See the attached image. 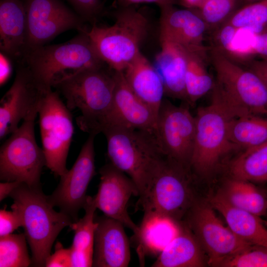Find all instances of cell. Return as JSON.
<instances>
[{
    "label": "cell",
    "mask_w": 267,
    "mask_h": 267,
    "mask_svg": "<svg viewBox=\"0 0 267 267\" xmlns=\"http://www.w3.org/2000/svg\"><path fill=\"white\" fill-rule=\"evenodd\" d=\"M206 51L188 49L185 89L186 102L191 105H193L198 100L212 90L215 85V81L205 66Z\"/></svg>",
    "instance_id": "obj_29"
},
{
    "label": "cell",
    "mask_w": 267,
    "mask_h": 267,
    "mask_svg": "<svg viewBox=\"0 0 267 267\" xmlns=\"http://www.w3.org/2000/svg\"><path fill=\"white\" fill-rule=\"evenodd\" d=\"M156 128L157 142L163 155L190 171L196 126L188 107L178 106L163 99Z\"/></svg>",
    "instance_id": "obj_13"
},
{
    "label": "cell",
    "mask_w": 267,
    "mask_h": 267,
    "mask_svg": "<svg viewBox=\"0 0 267 267\" xmlns=\"http://www.w3.org/2000/svg\"><path fill=\"white\" fill-rule=\"evenodd\" d=\"M100 182L93 199L96 209L104 215L117 220L136 234L139 226L131 219L127 211L132 196H138V189L133 180L110 163L99 170Z\"/></svg>",
    "instance_id": "obj_17"
},
{
    "label": "cell",
    "mask_w": 267,
    "mask_h": 267,
    "mask_svg": "<svg viewBox=\"0 0 267 267\" xmlns=\"http://www.w3.org/2000/svg\"><path fill=\"white\" fill-rule=\"evenodd\" d=\"M106 64L79 72L53 88L64 97L68 109L81 112L76 119L80 129L100 133L102 121L111 106L115 88L114 71Z\"/></svg>",
    "instance_id": "obj_4"
},
{
    "label": "cell",
    "mask_w": 267,
    "mask_h": 267,
    "mask_svg": "<svg viewBox=\"0 0 267 267\" xmlns=\"http://www.w3.org/2000/svg\"><path fill=\"white\" fill-rule=\"evenodd\" d=\"M182 222L191 230L208 256V264L240 252L251 244L237 236L216 216L213 208L195 199Z\"/></svg>",
    "instance_id": "obj_11"
},
{
    "label": "cell",
    "mask_w": 267,
    "mask_h": 267,
    "mask_svg": "<svg viewBox=\"0 0 267 267\" xmlns=\"http://www.w3.org/2000/svg\"><path fill=\"white\" fill-rule=\"evenodd\" d=\"M101 133L106 138L110 163L133 180L138 189L139 199L142 198L164 155L156 135L118 128H105Z\"/></svg>",
    "instance_id": "obj_6"
},
{
    "label": "cell",
    "mask_w": 267,
    "mask_h": 267,
    "mask_svg": "<svg viewBox=\"0 0 267 267\" xmlns=\"http://www.w3.org/2000/svg\"><path fill=\"white\" fill-rule=\"evenodd\" d=\"M85 215L73 222L75 234L71 246L72 267H92L95 231L97 226L96 207L93 197L88 195L83 208Z\"/></svg>",
    "instance_id": "obj_26"
},
{
    "label": "cell",
    "mask_w": 267,
    "mask_h": 267,
    "mask_svg": "<svg viewBox=\"0 0 267 267\" xmlns=\"http://www.w3.org/2000/svg\"><path fill=\"white\" fill-rule=\"evenodd\" d=\"M20 226H22L21 220L15 211L0 210V237L13 233Z\"/></svg>",
    "instance_id": "obj_37"
},
{
    "label": "cell",
    "mask_w": 267,
    "mask_h": 267,
    "mask_svg": "<svg viewBox=\"0 0 267 267\" xmlns=\"http://www.w3.org/2000/svg\"><path fill=\"white\" fill-rule=\"evenodd\" d=\"M12 85L0 101V138L11 134L39 107L45 90L37 83L29 68L18 63Z\"/></svg>",
    "instance_id": "obj_15"
},
{
    "label": "cell",
    "mask_w": 267,
    "mask_h": 267,
    "mask_svg": "<svg viewBox=\"0 0 267 267\" xmlns=\"http://www.w3.org/2000/svg\"><path fill=\"white\" fill-rule=\"evenodd\" d=\"M231 178L251 182L267 181V141L244 149L231 163Z\"/></svg>",
    "instance_id": "obj_30"
},
{
    "label": "cell",
    "mask_w": 267,
    "mask_h": 267,
    "mask_svg": "<svg viewBox=\"0 0 267 267\" xmlns=\"http://www.w3.org/2000/svg\"><path fill=\"white\" fill-rule=\"evenodd\" d=\"M209 203L237 236L251 244L267 247V222L261 217L231 205L218 192L209 198Z\"/></svg>",
    "instance_id": "obj_23"
},
{
    "label": "cell",
    "mask_w": 267,
    "mask_h": 267,
    "mask_svg": "<svg viewBox=\"0 0 267 267\" xmlns=\"http://www.w3.org/2000/svg\"><path fill=\"white\" fill-rule=\"evenodd\" d=\"M195 135L190 163L191 173L199 176L209 175L221 158L236 149L228 137V127L232 117L214 97L211 103L197 109Z\"/></svg>",
    "instance_id": "obj_8"
},
{
    "label": "cell",
    "mask_w": 267,
    "mask_h": 267,
    "mask_svg": "<svg viewBox=\"0 0 267 267\" xmlns=\"http://www.w3.org/2000/svg\"><path fill=\"white\" fill-rule=\"evenodd\" d=\"M18 181H5L0 183V201L8 196L21 183Z\"/></svg>",
    "instance_id": "obj_43"
},
{
    "label": "cell",
    "mask_w": 267,
    "mask_h": 267,
    "mask_svg": "<svg viewBox=\"0 0 267 267\" xmlns=\"http://www.w3.org/2000/svg\"><path fill=\"white\" fill-rule=\"evenodd\" d=\"M85 21L92 25L97 21L104 12L103 3L101 0H66Z\"/></svg>",
    "instance_id": "obj_35"
},
{
    "label": "cell",
    "mask_w": 267,
    "mask_h": 267,
    "mask_svg": "<svg viewBox=\"0 0 267 267\" xmlns=\"http://www.w3.org/2000/svg\"><path fill=\"white\" fill-rule=\"evenodd\" d=\"M196 198L191 172L164 155L137 206L181 222Z\"/></svg>",
    "instance_id": "obj_7"
},
{
    "label": "cell",
    "mask_w": 267,
    "mask_h": 267,
    "mask_svg": "<svg viewBox=\"0 0 267 267\" xmlns=\"http://www.w3.org/2000/svg\"><path fill=\"white\" fill-rule=\"evenodd\" d=\"M248 52L267 60V27L253 35Z\"/></svg>",
    "instance_id": "obj_39"
},
{
    "label": "cell",
    "mask_w": 267,
    "mask_h": 267,
    "mask_svg": "<svg viewBox=\"0 0 267 267\" xmlns=\"http://www.w3.org/2000/svg\"><path fill=\"white\" fill-rule=\"evenodd\" d=\"M236 0H206L196 10L208 27L226 21L233 14Z\"/></svg>",
    "instance_id": "obj_34"
},
{
    "label": "cell",
    "mask_w": 267,
    "mask_h": 267,
    "mask_svg": "<svg viewBox=\"0 0 267 267\" xmlns=\"http://www.w3.org/2000/svg\"><path fill=\"white\" fill-rule=\"evenodd\" d=\"M216 75L212 96L234 118L249 114L267 116V87L250 69H245L217 48L210 51Z\"/></svg>",
    "instance_id": "obj_2"
},
{
    "label": "cell",
    "mask_w": 267,
    "mask_h": 267,
    "mask_svg": "<svg viewBox=\"0 0 267 267\" xmlns=\"http://www.w3.org/2000/svg\"><path fill=\"white\" fill-rule=\"evenodd\" d=\"M119 6H130L142 3H154L159 7L168 4H176L179 0H116Z\"/></svg>",
    "instance_id": "obj_40"
},
{
    "label": "cell",
    "mask_w": 267,
    "mask_h": 267,
    "mask_svg": "<svg viewBox=\"0 0 267 267\" xmlns=\"http://www.w3.org/2000/svg\"><path fill=\"white\" fill-rule=\"evenodd\" d=\"M238 30L225 22L217 33V41L221 48L229 52L233 49V39Z\"/></svg>",
    "instance_id": "obj_38"
},
{
    "label": "cell",
    "mask_w": 267,
    "mask_h": 267,
    "mask_svg": "<svg viewBox=\"0 0 267 267\" xmlns=\"http://www.w3.org/2000/svg\"><path fill=\"white\" fill-rule=\"evenodd\" d=\"M27 35L24 0H0V53L19 63L24 54Z\"/></svg>",
    "instance_id": "obj_20"
},
{
    "label": "cell",
    "mask_w": 267,
    "mask_h": 267,
    "mask_svg": "<svg viewBox=\"0 0 267 267\" xmlns=\"http://www.w3.org/2000/svg\"><path fill=\"white\" fill-rule=\"evenodd\" d=\"M88 30L64 43L44 45L27 52L19 63L25 64L44 89L88 69L105 64L101 60L88 35Z\"/></svg>",
    "instance_id": "obj_3"
},
{
    "label": "cell",
    "mask_w": 267,
    "mask_h": 267,
    "mask_svg": "<svg viewBox=\"0 0 267 267\" xmlns=\"http://www.w3.org/2000/svg\"><path fill=\"white\" fill-rule=\"evenodd\" d=\"M34 113L11 134L0 149V179L18 181L32 187H41V177L46 166L43 149L37 144L35 135Z\"/></svg>",
    "instance_id": "obj_9"
},
{
    "label": "cell",
    "mask_w": 267,
    "mask_h": 267,
    "mask_svg": "<svg viewBox=\"0 0 267 267\" xmlns=\"http://www.w3.org/2000/svg\"><path fill=\"white\" fill-rule=\"evenodd\" d=\"M247 4L259 2L264 0H245Z\"/></svg>",
    "instance_id": "obj_45"
},
{
    "label": "cell",
    "mask_w": 267,
    "mask_h": 267,
    "mask_svg": "<svg viewBox=\"0 0 267 267\" xmlns=\"http://www.w3.org/2000/svg\"><path fill=\"white\" fill-rule=\"evenodd\" d=\"M113 14V25L95 24L87 33L101 60L112 70L123 71L140 52L149 22L145 14L133 6H119Z\"/></svg>",
    "instance_id": "obj_5"
},
{
    "label": "cell",
    "mask_w": 267,
    "mask_h": 267,
    "mask_svg": "<svg viewBox=\"0 0 267 267\" xmlns=\"http://www.w3.org/2000/svg\"><path fill=\"white\" fill-rule=\"evenodd\" d=\"M206 0H179V3L185 8L196 9L198 8Z\"/></svg>",
    "instance_id": "obj_44"
},
{
    "label": "cell",
    "mask_w": 267,
    "mask_h": 267,
    "mask_svg": "<svg viewBox=\"0 0 267 267\" xmlns=\"http://www.w3.org/2000/svg\"><path fill=\"white\" fill-rule=\"evenodd\" d=\"M112 103L104 117L100 132L107 128L146 132L156 136L157 115L131 89L123 71H114Z\"/></svg>",
    "instance_id": "obj_16"
},
{
    "label": "cell",
    "mask_w": 267,
    "mask_h": 267,
    "mask_svg": "<svg viewBox=\"0 0 267 267\" xmlns=\"http://www.w3.org/2000/svg\"><path fill=\"white\" fill-rule=\"evenodd\" d=\"M24 3L27 35L23 57L66 31L88 30L82 18L60 0H24Z\"/></svg>",
    "instance_id": "obj_12"
},
{
    "label": "cell",
    "mask_w": 267,
    "mask_h": 267,
    "mask_svg": "<svg viewBox=\"0 0 267 267\" xmlns=\"http://www.w3.org/2000/svg\"><path fill=\"white\" fill-rule=\"evenodd\" d=\"M181 222L156 213H144L138 231L134 234L139 255L158 256L177 235Z\"/></svg>",
    "instance_id": "obj_25"
},
{
    "label": "cell",
    "mask_w": 267,
    "mask_h": 267,
    "mask_svg": "<svg viewBox=\"0 0 267 267\" xmlns=\"http://www.w3.org/2000/svg\"><path fill=\"white\" fill-rule=\"evenodd\" d=\"M218 193L235 207L261 217L267 214V196L251 181L231 178Z\"/></svg>",
    "instance_id": "obj_27"
},
{
    "label": "cell",
    "mask_w": 267,
    "mask_h": 267,
    "mask_svg": "<svg viewBox=\"0 0 267 267\" xmlns=\"http://www.w3.org/2000/svg\"><path fill=\"white\" fill-rule=\"evenodd\" d=\"M55 250L47 258L46 267H72L71 251L70 248H65L62 244L57 242Z\"/></svg>",
    "instance_id": "obj_36"
},
{
    "label": "cell",
    "mask_w": 267,
    "mask_h": 267,
    "mask_svg": "<svg viewBox=\"0 0 267 267\" xmlns=\"http://www.w3.org/2000/svg\"><path fill=\"white\" fill-rule=\"evenodd\" d=\"M38 114L45 166L60 177L68 171L66 160L74 134L71 113L59 92L49 89L44 93Z\"/></svg>",
    "instance_id": "obj_10"
},
{
    "label": "cell",
    "mask_w": 267,
    "mask_h": 267,
    "mask_svg": "<svg viewBox=\"0 0 267 267\" xmlns=\"http://www.w3.org/2000/svg\"><path fill=\"white\" fill-rule=\"evenodd\" d=\"M160 42L173 43L192 50H206L204 36L208 26L195 9L175 4L159 7Z\"/></svg>",
    "instance_id": "obj_18"
},
{
    "label": "cell",
    "mask_w": 267,
    "mask_h": 267,
    "mask_svg": "<svg viewBox=\"0 0 267 267\" xmlns=\"http://www.w3.org/2000/svg\"><path fill=\"white\" fill-rule=\"evenodd\" d=\"M11 208L20 216L32 252L34 267H45L53 244L61 230L74 222L66 214L56 211L42 187L21 183L10 194Z\"/></svg>",
    "instance_id": "obj_1"
},
{
    "label": "cell",
    "mask_w": 267,
    "mask_h": 267,
    "mask_svg": "<svg viewBox=\"0 0 267 267\" xmlns=\"http://www.w3.org/2000/svg\"><path fill=\"white\" fill-rule=\"evenodd\" d=\"M92 267H127L131 259L130 245L119 221L105 215L96 217Z\"/></svg>",
    "instance_id": "obj_19"
},
{
    "label": "cell",
    "mask_w": 267,
    "mask_h": 267,
    "mask_svg": "<svg viewBox=\"0 0 267 267\" xmlns=\"http://www.w3.org/2000/svg\"><path fill=\"white\" fill-rule=\"evenodd\" d=\"M161 44L154 66L162 80L165 94L186 102L185 75L188 49L169 42Z\"/></svg>",
    "instance_id": "obj_21"
},
{
    "label": "cell",
    "mask_w": 267,
    "mask_h": 267,
    "mask_svg": "<svg viewBox=\"0 0 267 267\" xmlns=\"http://www.w3.org/2000/svg\"><path fill=\"white\" fill-rule=\"evenodd\" d=\"M214 267H267V247L252 245L216 262Z\"/></svg>",
    "instance_id": "obj_33"
},
{
    "label": "cell",
    "mask_w": 267,
    "mask_h": 267,
    "mask_svg": "<svg viewBox=\"0 0 267 267\" xmlns=\"http://www.w3.org/2000/svg\"><path fill=\"white\" fill-rule=\"evenodd\" d=\"M204 253L192 232L182 221L177 235L158 256L151 267H204L207 262Z\"/></svg>",
    "instance_id": "obj_24"
},
{
    "label": "cell",
    "mask_w": 267,
    "mask_h": 267,
    "mask_svg": "<svg viewBox=\"0 0 267 267\" xmlns=\"http://www.w3.org/2000/svg\"><path fill=\"white\" fill-rule=\"evenodd\" d=\"M96 134L89 135L83 145L74 164L60 177V182L52 194L48 195L54 207L69 216L74 222L86 201L88 186L95 174L94 140Z\"/></svg>",
    "instance_id": "obj_14"
},
{
    "label": "cell",
    "mask_w": 267,
    "mask_h": 267,
    "mask_svg": "<svg viewBox=\"0 0 267 267\" xmlns=\"http://www.w3.org/2000/svg\"><path fill=\"white\" fill-rule=\"evenodd\" d=\"M266 216H267V214L266 215Z\"/></svg>",
    "instance_id": "obj_46"
},
{
    "label": "cell",
    "mask_w": 267,
    "mask_h": 267,
    "mask_svg": "<svg viewBox=\"0 0 267 267\" xmlns=\"http://www.w3.org/2000/svg\"><path fill=\"white\" fill-rule=\"evenodd\" d=\"M24 233L0 237V267H27L32 265Z\"/></svg>",
    "instance_id": "obj_32"
},
{
    "label": "cell",
    "mask_w": 267,
    "mask_h": 267,
    "mask_svg": "<svg viewBox=\"0 0 267 267\" xmlns=\"http://www.w3.org/2000/svg\"><path fill=\"white\" fill-rule=\"evenodd\" d=\"M123 73L131 89L158 115L165 90L162 80L154 65L140 51Z\"/></svg>",
    "instance_id": "obj_22"
},
{
    "label": "cell",
    "mask_w": 267,
    "mask_h": 267,
    "mask_svg": "<svg viewBox=\"0 0 267 267\" xmlns=\"http://www.w3.org/2000/svg\"><path fill=\"white\" fill-rule=\"evenodd\" d=\"M0 84L3 85L8 80L12 72V61L8 57L0 53Z\"/></svg>",
    "instance_id": "obj_41"
},
{
    "label": "cell",
    "mask_w": 267,
    "mask_h": 267,
    "mask_svg": "<svg viewBox=\"0 0 267 267\" xmlns=\"http://www.w3.org/2000/svg\"><path fill=\"white\" fill-rule=\"evenodd\" d=\"M249 69L258 74L267 87V60L261 59L253 61L249 64Z\"/></svg>",
    "instance_id": "obj_42"
},
{
    "label": "cell",
    "mask_w": 267,
    "mask_h": 267,
    "mask_svg": "<svg viewBox=\"0 0 267 267\" xmlns=\"http://www.w3.org/2000/svg\"><path fill=\"white\" fill-rule=\"evenodd\" d=\"M228 137L236 149L261 145L267 141V118L249 114L232 118L228 124Z\"/></svg>",
    "instance_id": "obj_28"
},
{
    "label": "cell",
    "mask_w": 267,
    "mask_h": 267,
    "mask_svg": "<svg viewBox=\"0 0 267 267\" xmlns=\"http://www.w3.org/2000/svg\"><path fill=\"white\" fill-rule=\"evenodd\" d=\"M226 22L238 31L259 33L267 27V0L247 4L234 12Z\"/></svg>",
    "instance_id": "obj_31"
}]
</instances>
